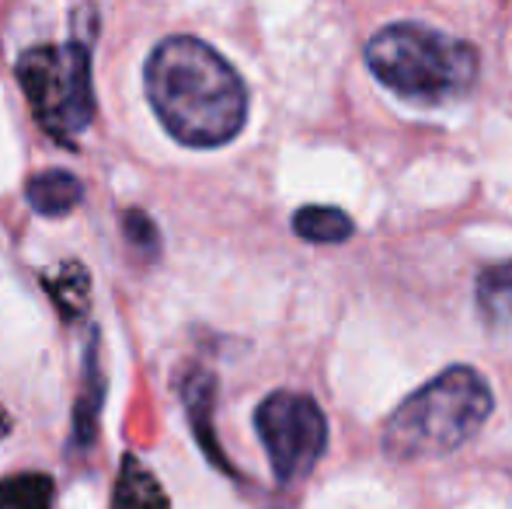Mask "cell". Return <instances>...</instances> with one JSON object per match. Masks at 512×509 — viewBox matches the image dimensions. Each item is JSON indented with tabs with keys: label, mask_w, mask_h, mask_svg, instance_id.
<instances>
[{
	"label": "cell",
	"mask_w": 512,
	"mask_h": 509,
	"mask_svg": "<svg viewBox=\"0 0 512 509\" xmlns=\"http://www.w3.org/2000/svg\"><path fill=\"white\" fill-rule=\"evenodd\" d=\"M150 109L185 147H223L248 119V88L213 46L192 35H171L150 53Z\"/></svg>",
	"instance_id": "obj_1"
},
{
	"label": "cell",
	"mask_w": 512,
	"mask_h": 509,
	"mask_svg": "<svg viewBox=\"0 0 512 509\" xmlns=\"http://www.w3.org/2000/svg\"><path fill=\"white\" fill-rule=\"evenodd\" d=\"M213 394H216V381L206 374V370H196L185 384V412H189V422H192V433H196L199 447L206 450V457L216 464V468L230 471L227 457H223L220 443H216V433H213Z\"/></svg>",
	"instance_id": "obj_7"
},
{
	"label": "cell",
	"mask_w": 512,
	"mask_h": 509,
	"mask_svg": "<svg viewBox=\"0 0 512 509\" xmlns=\"http://www.w3.org/2000/svg\"><path fill=\"white\" fill-rule=\"evenodd\" d=\"M46 286H49V293H53V304H56V311H60L63 318H70V321L81 318L84 307H88V297H91V279H88V272H84L81 265H77V262L63 265L60 279L49 276Z\"/></svg>",
	"instance_id": "obj_12"
},
{
	"label": "cell",
	"mask_w": 512,
	"mask_h": 509,
	"mask_svg": "<svg viewBox=\"0 0 512 509\" xmlns=\"http://www.w3.org/2000/svg\"><path fill=\"white\" fill-rule=\"evenodd\" d=\"M53 478L49 475H11L0 478V509H53Z\"/></svg>",
	"instance_id": "obj_11"
},
{
	"label": "cell",
	"mask_w": 512,
	"mask_h": 509,
	"mask_svg": "<svg viewBox=\"0 0 512 509\" xmlns=\"http://www.w3.org/2000/svg\"><path fill=\"white\" fill-rule=\"evenodd\" d=\"M112 509H171V503L164 496L161 482L133 454H126L122 457L119 478H115Z\"/></svg>",
	"instance_id": "obj_8"
},
{
	"label": "cell",
	"mask_w": 512,
	"mask_h": 509,
	"mask_svg": "<svg viewBox=\"0 0 512 509\" xmlns=\"http://www.w3.org/2000/svg\"><path fill=\"white\" fill-rule=\"evenodd\" d=\"M478 300L488 321H509L512 318V262L495 265L481 276Z\"/></svg>",
	"instance_id": "obj_13"
},
{
	"label": "cell",
	"mask_w": 512,
	"mask_h": 509,
	"mask_svg": "<svg viewBox=\"0 0 512 509\" xmlns=\"http://www.w3.org/2000/svg\"><path fill=\"white\" fill-rule=\"evenodd\" d=\"M102 398H105V381H102V370H98V353H95V346H91L88 363H84V391H81L77 415H74V443L77 447H91V443H95Z\"/></svg>",
	"instance_id": "obj_10"
},
{
	"label": "cell",
	"mask_w": 512,
	"mask_h": 509,
	"mask_svg": "<svg viewBox=\"0 0 512 509\" xmlns=\"http://www.w3.org/2000/svg\"><path fill=\"white\" fill-rule=\"evenodd\" d=\"M126 238H129V245L140 248V252H147V255H154L157 248H161V234H157L154 220L140 210L126 213Z\"/></svg>",
	"instance_id": "obj_14"
},
{
	"label": "cell",
	"mask_w": 512,
	"mask_h": 509,
	"mask_svg": "<svg viewBox=\"0 0 512 509\" xmlns=\"http://www.w3.org/2000/svg\"><path fill=\"white\" fill-rule=\"evenodd\" d=\"M293 231L310 245H342L352 238V220L335 206H304L293 213Z\"/></svg>",
	"instance_id": "obj_9"
},
{
	"label": "cell",
	"mask_w": 512,
	"mask_h": 509,
	"mask_svg": "<svg viewBox=\"0 0 512 509\" xmlns=\"http://www.w3.org/2000/svg\"><path fill=\"white\" fill-rule=\"evenodd\" d=\"M255 429L279 485L307 478L328 447V419L310 394H269L255 412Z\"/></svg>",
	"instance_id": "obj_5"
},
{
	"label": "cell",
	"mask_w": 512,
	"mask_h": 509,
	"mask_svg": "<svg viewBox=\"0 0 512 509\" xmlns=\"http://www.w3.org/2000/svg\"><path fill=\"white\" fill-rule=\"evenodd\" d=\"M18 81L39 126L56 140L77 136L95 116L91 46L81 39L63 46H35L21 53Z\"/></svg>",
	"instance_id": "obj_4"
},
{
	"label": "cell",
	"mask_w": 512,
	"mask_h": 509,
	"mask_svg": "<svg viewBox=\"0 0 512 509\" xmlns=\"http://www.w3.org/2000/svg\"><path fill=\"white\" fill-rule=\"evenodd\" d=\"M25 196H28V206H32L35 213H42V217H67V213H74L77 206H81L84 185L77 182L70 171L49 168L28 178Z\"/></svg>",
	"instance_id": "obj_6"
},
{
	"label": "cell",
	"mask_w": 512,
	"mask_h": 509,
	"mask_svg": "<svg viewBox=\"0 0 512 509\" xmlns=\"http://www.w3.org/2000/svg\"><path fill=\"white\" fill-rule=\"evenodd\" d=\"M366 67L394 95L422 105L460 98L478 81V53L467 42L411 21L387 25L373 35Z\"/></svg>",
	"instance_id": "obj_3"
},
{
	"label": "cell",
	"mask_w": 512,
	"mask_h": 509,
	"mask_svg": "<svg viewBox=\"0 0 512 509\" xmlns=\"http://www.w3.org/2000/svg\"><path fill=\"white\" fill-rule=\"evenodd\" d=\"M492 387L471 367H450L408 394L384 426L391 461H432L464 447L492 415Z\"/></svg>",
	"instance_id": "obj_2"
}]
</instances>
